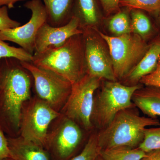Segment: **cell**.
Here are the masks:
<instances>
[{
	"label": "cell",
	"instance_id": "20",
	"mask_svg": "<svg viewBox=\"0 0 160 160\" xmlns=\"http://www.w3.org/2000/svg\"><path fill=\"white\" fill-rule=\"evenodd\" d=\"M109 28L111 32L118 36L130 33L131 25L128 13L122 11L115 15L109 21Z\"/></svg>",
	"mask_w": 160,
	"mask_h": 160
},
{
	"label": "cell",
	"instance_id": "17",
	"mask_svg": "<svg viewBox=\"0 0 160 160\" xmlns=\"http://www.w3.org/2000/svg\"><path fill=\"white\" fill-rule=\"evenodd\" d=\"M72 17L79 21L80 29H92L98 22V13L95 0H75Z\"/></svg>",
	"mask_w": 160,
	"mask_h": 160
},
{
	"label": "cell",
	"instance_id": "28",
	"mask_svg": "<svg viewBox=\"0 0 160 160\" xmlns=\"http://www.w3.org/2000/svg\"><path fill=\"white\" fill-rule=\"evenodd\" d=\"M120 0H101L104 10L106 13H110L117 10Z\"/></svg>",
	"mask_w": 160,
	"mask_h": 160
},
{
	"label": "cell",
	"instance_id": "29",
	"mask_svg": "<svg viewBox=\"0 0 160 160\" xmlns=\"http://www.w3.org/2000/svg\"><path fill=\"white\" fill-rule=\"evenodd\" d=\"M140 160H160V149L147 152Z\"/></svg>",
	"mask_w": 160,
	"mask_h": 160
},
{
	"label": "cell",
	"instance_id": "15",
	"mask_svg": "<svg viewBox=\"0 0 160 160\" xmlns=\"http://www.w3.org/2000/svg\"><path fill=\"white\" fill-rule=\"evenodd\" d=\"M160 57V41H159L149 47L142 59L125 78L129 86L137 85L142 78L154 71Z\"/></svg>",
	"mask_w": 160,
	"mask_h": 160
},
{
	"label": "cell",
	"instance_id": "3",
	"mask_svg": "<svg viewBox=\"0 0 160 160\" xmlns=\"http://www.w3.org/2000/svg\"><path fill=\"white\" fill-rule=\"evenodd\" d=\"M135 108L119 112L107 127L97 133L100 149L121 146L138 148L144 139L145 129L160 126L157 118L142 116Z\"/></svg>",
	"mask_w": 160,
	"mask_h": 160
},
{
	"label": "cell",
	"instance_id": "21",
	"mask_svg": "<svg viewBox=\"0 0 160 160\" xmlns=\"http://www.w3.org/2000/svg\"><path fill=\"white\" fill-rule=\"evenodd\" d=\"M32 55L21 47L10 46L0 39V60L5 58H14L22 62H31Z\"/></svg>",
	"mask_w": 160,
	"mask_h": 160
},
{
	"label": "cell",
	"instance_id": "26",
	"mask_svg": "<svg viewBox=\"0 0 160 160\" xmlns=\"http://www.w3.org/2000/svg\"><path fill=\"white\" fill-rule=\"evenodd\" d=\"M140 82L146 86L160 88V57L154 71L142 78Z\"/></svg>",
	"mask_w": 160,
	"mask_h": 160
},
{
	"label": "cell",
	"instance_id": "12",
	"mask_svg": "<svg viewBox=\"0 0 160 160\" xmlns=\"http://www.w3.org/2000/svg\"><path fill=\"white\" fill-rule=\"evenodd\" d=\"M59 127L53 143L58 155L61 158L69 157L79 144L82 130L76 122L66 117Z\"/></svg>",
	"mask_w": 160,
	"mask_h": 160
},
{
	"label": "cell",
	"instance_id": "7",
	"mask_svg": "<svg viewBox=\"0 0 160 160\" xmlns=\"http://www.w3.org/2000/svg\"><path fill=\"white\" fill-rule=\"evenodd\" d=\"M21 62L31 73L39 98L57 111L64 106L71 92L72 84L52 72L35 66L31 62Z\"/></svg>",
	"mask_w": 160,
	"mask_h": 160
},
{
	"label": "cell",
	"instance_id": "24",
	"mask_svg": "<svg viewBox=\"0 0 160 160\" xmlns=\"http://www.w3.org/2000/svg\"><path fill=\"white\" fill-rule=\"evenodd\" d=\"M97 134L90 136L82 151L71 160H97L100 150Z\"/></svg>",
	"mask_w": 160,
	"mask_h": 160
},
{
	"label": "cell",
	"instance_id": "23",
	"mask_svg": "<svg viewBox=\"0 0 160 160\" xmlns=\"http://www.w3.org/2000/svg\"><path fill=\"white\" fill-rule=\"evenodd\" d=\"M119 6L157 13L160 11V0H120Z\"/></svg>",
	"mask_w": 160,
	"mask_h": 160
},
{
	"label": "cell",
	"instance_id": "16",
	"mask_svg": "<svg viewBox=\"0 0 160 160\" xmlns=\"http://www.w3.org/2000/svg\"><path fill=\"white\" fill-rule=\"evenodd\" d=\"M42 1L47 12V22L50 26H64L71 20L74 0Z\"/></svg>",
	"mask_w": 160,
	"mask_h": 160
},
{
	"label": "cell",
	"instance_id": "10",
	"mask_svg": "<svg viewBox=\"0 0 160 160\" xmlns=\"http://www.w3.org/2000/svg\"><path fill=\"white\" fill-rule=\"evenodd\" d=\"M82 38L87 73L100 79L116 81L110 54L93 29L84 30Z\"/></svg>",
	"mask_w": 160,
	"mask_h": 160
},
{
	"label": "cell",
	"instance_id": "11",
	"mask_svg": "<svg viewBox=\"0 0 160 160\" xmlns=\"http://www.w3.org/2000/svg\"><path fill=\"white\" fill-rule=\"evenodd\" d=\"M79 21L72 16L69 22L64 26L53 27L44 23L39 29L35 41L34 52H40L52 47L62 45L72 37L82 34Z\"/></svg>",
	"mask_w": 160,
	"mask_h": 160
},
{
	"label": "cell",
	"instance_id": "5",
	"mask_svg": "<svg viewBox=\"0 0 160 160\" xmlns=\"http://www.w3.org/2000/svg\"><path fill=\"white\" fill-rule=\"evenodd\" d=\"M97 31L108 45L116 77L125 78L146 54L148 46L135 33L111 37Z\"/></svg>",
	"mask_w": 160,
	"mask_h": 160
},
{
	"label": "cell",
	"instance_id": "6",
	"mask_svg": "<svg viewBox=\"0 0 160 160\" xmlns=\"http://www.w3.org/2000/svg\"><path fill=\"white\" fill-rule=\"evenodd\" d=\"M100 79L86 73L72 84L70 94L63 110L66 117L77 122L86 130L92 128V113L95 92L99 87Z\"/></svg>",
	"mask_w": 160,
	"mask_h": 160
},
{
	"label": "cell",
	"instance_id": "4",
	"mask_svg": "<svg viewBox=\"0 0 160 160\" xmlns=\"http://www.w3.org/2000/svg\"><path fill=\"white\" fill-rule=\"evenodd\" d=\"M141 88L139 85L127 86L117 81L104 82L101 90L94 94L91 116L92 125L99 130L104 129L119 112L136 107L132 102V95Z\"/></svg>",
	"mask_w": 160,
	"mask_h": 160
},
{
	"label": "cell",
	"instance_id": "19",
	"mask_svg": "<svg viewBox=\"0 0 160 160\" xmlns=\"http://www.w3.org/2000/svg\"><path fill=\"white\" fill-rule=\"evenodd\" d=\"M131 32L142 38L149 34L151 24L149 18L139 9H132L131 12Z\"/></svg>",
	"mask_w": 160,
	"mask_h": 160
},
{
	"label": "cell",
	"instance_id": "22",
	"mask_svg": "<svg viewBox=\"0 0 160 160\" xmlns=\"http://www.w3.org/2000/svg\"><path fill=\"white\" fill-rule=\"evenodd\" d=\"M138 148L146 152L160 149V125L145 129L144 139Z\"/></svg>",
	"mask_w": 160,
	"mask_h": 160
},
{
	"label": "cell",
	"instance_id": "25",
	"mask_svg": "<svg viewBox=\"0 0 160 160\" xmlns=\"http://www.w3.org/2000/svg\"><path fill=\"white\" fill-rule=\"evenodd\" d=\"M8 9L6 6L0 7V31L21 26V23L9 17Z\"/></svg>",
	"mask_w": 160,
	"mask_h": 160
},
{
	"label": "cell",
	"instance_id": "31",
	"mask_svg": "<svg viewBox=\"0 0 160 160\" xmlns=\"http://www.w3.org/2000/svg\"><path fill=\"white\" fill-rule=\"evenodd\" d=\"M0 160H13V159H12L11 158H5L4 159H2Z\"/></svg>",
	"mask_w": 160,
	"mask_h": 160
},
{
	"label": "cell",
	"instance_id": "1",
	"mask_svg": "<svg viewBox=\"0 0 160 160\" xmlns=\"http://www.w3.org/2000/svg\"><path fill=\"white\" fill-rule=\"evenodd\" d=\"M31 77L20 60H0V129L11 137L20 129L23 105L30 98Z\"/></svg>",
	"mask_w": 160,
	"mask_h": 160
},
{
	"label": "cell",
	"instance_id": "8",
	"mask_svg": "<svg viewBox=\"0 0 160 160\" xmlns=\"http://www.w3.org/2000/svg\"><path fill=\"white\" fill-rule=\"evenodd\" d=\"M60 113L41 99H35L22 111L21 137L43 147L48 142L47 131L50 123Z\"/></svg>",
	"mask_w": 160,
	"mask_h": 160
},
{
	"label": "cell",
	"instance_id": "13",
	"mask_svg": "<svg viewBox=\"0 0 160 160\" xmlns=\"http://www.w3.org/2000/svg\"><path fill=\"white\" fill-rule=\"evenodd\" d=\"M10 157L13 160H50L42 147L22 137L7 138Z\"/></svg>",
	"mask_w": 160,
	"mask_h": 160
},
{
	"label": "cell",
	"instance_id": "9",
	"mask_svg": "<svg viewBox=\"0 0 160 160\" xmlns=\"http://www.w3.org/2000/svg\"><path fill=\"white\" fill-rule=\"evenodd\" d=\"M24 6L31 12L29 22L23 26L0 31V39L15 43L33 54L36 37L41 26L47 22V12L42 0L28 1Z\"/></svg>",
	"mask_w": 160,
	"mask_h": 160
},
{
	"label": "cell",
	"instance_id": "32",
	"mask_svg": "<svg viewBox=\"0 0 160 160\" xmlns=\"http://www.w3.org/2000/svg\"><path fill=\"white\" fill-rule=\"evenodd\" d=\"M97 160H102V158L100 157V156L99 155V156L98 157L97 159Z\"/></svg>",
	"mask_w": 160,
	"mask_h": 160
},
{
	"label": "cell",
	"instance_id": "27",
	"mask_svg": "<svg viewBox=\"0 0 160 160\" xmlns=\"http://www.w3.org/2000/svg\"><path fill=\"white\" fill-rule=\"evenodd\" d=\"M10 157L8 140L0 129V160Z\"/></svg>",
	"mask_w": 160,
	"mask_h": 160
},
{
	"label": "cell",
	"instance_id": "14",
	"mask_svg": "<svg viewBox=\"0 0 160 160\" xmlns=\"http://www.w3.org/2000/svg\"><path fill=\"white\" fill-rule=\"evenodd\" d=\"M132 102L136 107L147 117L157 118L160 116V88L142 87L135 92Z\"/></svg>",
	"mask_w": 160,
	"mask_h": 160
},
{
	"label": "cell",
	"instance_id": "30",
	"mask_svg": "<svg viewBox=\"0 0 160 160\" xmlns=\"http://www.w3.org/2000/svg\"><path fill=\"white\" fill-rule=\"evenodd\" d=\"M26 0H0V7L6 6L9 9L13 8L15 4L20 1Z\"/></svg>",
	"mask_w": 160,
	"mask_h": 160
},
{
	"label": "cell",
	"instance_id": "2",
	"mask_svg": "<svg viewBox=\"0 0 160 160\" xmlns=\"http://www.w3.org/2000/svg\"><path fill=\"white\" fill-rule=\"evenodd\" d=\"M31 62L74 84L87 73L82 34L73 36L60 46L34 52Z\"/></svg>",
	"mask_w": 160,
	"mask_h": 160
},
{
	"label": "cell",
	"instance_id": "18",
	"mask_svg": "<svg viewBox=\"0 0 160 160\" xmlns=\"http://www.w3.org/2000/svg\"><path fill=\"white\" fill-rule=\"evenodd\" d=\"M146 153L138 147L121 146L100 149L99 156L102 160H140Z\"/></svg>",
	"mask_w": 160,
	"mask_h": 160
}]
</instances>
